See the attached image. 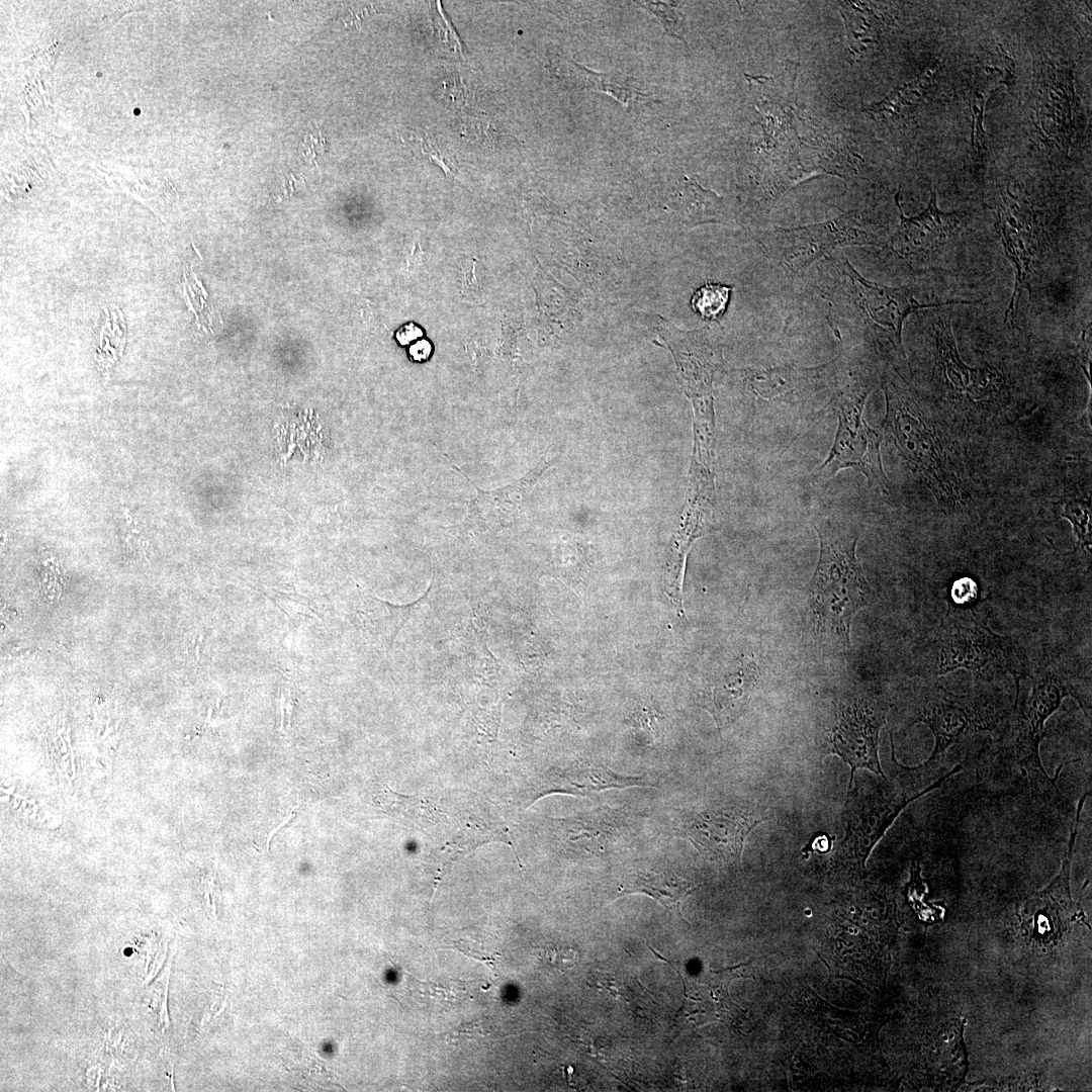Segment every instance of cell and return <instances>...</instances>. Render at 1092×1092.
Here are the masks:
<instances>
[{
    "mask_svg": "<svg viewBox=\"0 0 1092 1092\" xmlns=\"http://www.w3.org/2000/svg\"><path fill=\"white\" fill-rule=\"evenodd\" d=\"M798 64L790 63L780 76H748L754 108L749 173L752 194L768 213L778 198L813 175L844 176L827 140L813 118L798 106L794 94Z\"/></svg>",
    "mask_w": 1092,
    "mask_h": 1092,
    "instance_id": "1",
    "label": "cell"
},
{
    "mask_svg": "<svg viewBox=\"0 0 1092 1092\" xmlns=\"http://www.w3.org/2000/svg\"><path fill=\"white\" fill-rule=\"evenodd\" d=\"M814 528L820 550L805 590V625L818 643L845 651L851 645L852 619L875 601L876 594L856 557L859 532L844 521L831 519L816 521Z\"/></svg>",
    "mask_w": 1092,
    "mask_h": 1092,
    "instance_id": "2",
    "label": "cell"
},
{
    "mask_svg": "<svg viewBox=\"0 0 1092 1092\" xmlns=\"http://www.w3.org/2000/svg\"><path fill=\"white\" fill-rule=\"evenodd\" d=\"M1015 682L1012 712L1005 723L1007 750L1031 786L1045 800L1060 797L1056 779L1050 778L1041 763L1039 746L1046 735L1045 723L1066 697L1075 699L1090 720V692L1079 689L1067 673L1052 663L1030 664Z\"/></svg>",
    "mask_w": 1092,
    "mask_h": 1092,
    "instance_id": "3",
    "label": "cell"
},
{
    "mask_svg": "<svg viewBox=\"0 0 1092 1092\" xmlns=\"http://www.w3.org/2000/svg\"><path fill=\"white\" fill-rule=\"evenodd\" d=\"M923 664L932 677L965 669L986 684L1005 674L1016 681L1031 663L1012 637L993 631L982 616L972 610H948L925 644Z\"/></svg>",
    "mask_w": 1092,
    "mask_h": 1092,
    "instance_id": "4",
    "label": "cell"
},
{
    "mask_svg": "<svg viewBox=\"0 0 1092 1092\" xmlns=\"http://www.w3.org/2000/svg\"><path fill=\"white\" fill-rule=\"evenodd\" d=\"M1012 707L1009 700L991 691L956 693L938 682L923 687L916 695L910 717L926 725L934 738L930 756L920 765L910 767L921 778H934L945 761L950 747L967 738L1004 727Z\"/></svg>",
    "mask_w": 1092,
    "mask_h": 1092,
    "instance_id": "5",
    "label": "cell"
},
{
    "mask_svg": "<svg viewBox=\"0 0 1092 1092\" xmlns=\"http://www.w3.org/2000/svg\"><path fill=\"white\" fill-rule=\"evenodd\" d=\"M824 268L832 279L824 288V297L842 312L851 310L862 323L881 330L895 351L906 358L902 331L912 312L932 306L954 303H974L980 300H949L942 303H920L907 287H889L866 279L842 255L826 258Z\"/></svg>",
    "mask_w": 1092,
    "mask_h": 1092,
    "instance_id": "6",
    "label": "cell"
},
{
    "mask_svg": "<svg viewBox=\"0 0 1092 1092\" xmlns=\"http://www.w3.org/2000/svg\"><path fill=\"white\" fill-rule=\"evenodd\" d=\"M869 391V386L856 379L844 378L837 385L830 404L839 424L829 455L814 476L816 482H826L840 469L852 468L867 476L870 486L876 484L884 492L890 489L880 452L883 435L862 419Z\"/></svg>",
    "mask_w": 1092,
    "mask_h": 1092,
    "instance_id": "7",
    "label": "cell"
},
{
    "mask_svg": "<svg viewBox=\"0 0 1092 1092\" xmlns=\"http://www.w3.org/2000/svg\"><path fill=\"white\" fill-rule=\"evenodd\" d=\"M757 242L770 260L793 275L804 273L838 247L883 246L879 237L861 228L854 211L814 224L761 231Z\"/></svg>",
    "mask_w": 1092,
    "mask_h": 1092,
    "instance_id": "8",
    "label": "cell"
},
{
    "mask_svg": "<svg viewBox=\"0 0 1092 1092\" xmlns=\"http://www.w3.org/2000/svg\"><path fill=\"white\" fill-rule=\"evenodd\" d=\"M883 389L887 404L885 431L894 437L901 453L925 478L937 498L939 494L943 497L942 491L947 495L949 481L944 476L940 446L909 390L887 376L883 379Z\"/></svg>",
    "mask_w": 1092,
    "mask_h": 1092,
    "instance_id": "9",
    "label": "cell"
},
{
    "mask_svg": "<svg viewBox=\"0 0 1092 1092\" xmlns=\"http://www.w3.org/2000/svg\"><path fill=\"white\" fill-rule=\"evenodd\" d=\"M763 820L755 812L739 806L709 807L684 813L677 831L700 852L739 864L748 833Z\"/></svg>",
    "mask_w": 1092,
    "mask_h": 1092,
    "instance_id": "10",
    "label": "cell"
},
{
    "mask_svg": "<svg viewBox=\"0 0 1092 1092\" xmlns=\"http://www.w3.org/2000/svg\"><path fill=\"white\" fill-rule=\"evenodd\" d=\"M889 706L868 696L839 706L830 735L834 752L851 768L850 784L857 768H867L885 778L879 759V735L886 724Z\"/></svg>",
    "mask_w": 1092,
    "mask_h": 1092,
    "instance_id": "11",
    "label": "cell"
},
{
    "mask_svg": "<svg viewBox=\"0 0 1092 1092\" xmlns=\"http://www.w3.org/2000/svg\"><path fill=\"white\" fill-rule=\"evenodd\" d=\"M825 366L804 368L794 365L746 368L742 383L751 399L760 407H778L805 401L818 389Z\"/></svg>",
    "mask_w": 1092,
    "mask_h": 1092,
    "instance_id": "12",
    "label": "cell"
},
{
    "mask_svg": "<svg viewBox=\"0 0 1092 1092\" xmlns=\"http://www.w3.org/2000/svg\"><path fill=\"white\" fill-rule=\"evenodd\" d=\"M900 212V222L890 240L892 250L901 257L928 253L943 245L960 223V212H942L936 202V194L931 191L928 206L919 214L911 217L904 215L900 203V191L895 195Z\"/></svg>",
    "mask_w": 1092,
    "mask_h": 1092,
    "instance_id": "13",
    "label": "cell"
},
{
    "mask_svg": "<svg viewBox=\"0 0 1092 1092\" xmlns=\"http://www.w3.org/2000/svg\"><path fill=\"white\" fill-rule=\"evenodd\" d=\"M759 676L757 664L742 658L711 685L704 704L719 729L728 727L743 713Z\"/></svg>",
    "mask_w": 1092,
    "mask_h": 1092,
    "instance_id": "14",
    "label": "cell"
},
{
    "mask_svg": "<svg viewBox=\"0 0 1092 1092\" xmlns=\"http://www.w3.org/2000/svg\"><path fill=\"white\" fill-rule=\"evenodd\" d=\"M548 69L564 89L605 92L628 109L648 100V95L636 86L633 79L618 73L594 72L567 57L553 56L548 60Z\"/></svg>",
    "mask_w": 1092,
    "mask_h": 1092,
    "instance_id": "15",
    "label": "cell"
},
{
    "mask_svg": "<svg viewBox=\"0 0 1092 1092\" xmlns=\"http://www.w3.org/2000/svg\"><path fill=\"white\" fill-rule=\"evenodd\" d=\"M1006 204L1004 210L999 209L996 229L1001 238L1006 256L1015 269V283L1008 308L1005 311V322L1011 315H1015L1019 298L1023 290H1030L1029 278L1031 264L1034 257L1035 247L1030 231L1020 223L1012 214Z\"/></svg>",
    "mask_w": 1092,
    "mask_h": 1092,
    "instance_id": "16",
    "label": "cell"
},
{
    "mask_svg": "<svg viewBox=\"0 0 1092 1092\" xmlns=\"http://www.w3.org/2000/svg\"><path fill=\"white\" fill-rule=\"evenodd\" d=\"M696 889V884L678 876L672 870L635 871L624 876L619 885L617 897L643 894L657 901L670 913L682 918L681 904Z\"/></svg>",
    "mask_w": 1092,
    "mask_h": 1092,
    "instance_id": "17",
    "label": "cell"
},
{
    "mask_svg": "<svg viewBox=\"0 0 1092 1092\" xmlns=\"http://www.w3.org/2000/svg\"><path fill=\"white\" fill-rule=\"evenodd\" d=\"M557 791L593 797L611 789L655 788L645 777L623 776L596 762H579L565 769L553 784Z\"/></svg>",
    "mask_w": 1092,
    "mask_h": 1092,
    "instance_id": "18",
    "label": "cell"
},
{
    "mask_svg": "<svg viewBox=\"0 0 1092 1092\" xmlns=\"http://www.w3.org/2000/svg\"><path fill=\"white\" fill-rule=\"evenodd\" d=\"M1043 70L1039 90V119L1046 118L1056 123V134L1059 135L1063 145H1068L1066 140L1072 139L1074 124L1071 76L1065 80L1066 76L1060 70V78H1058L1059 69L1055 70V65L1052 63H1049Z\"/></svg>",
    "mask_w": 1092,
    "mask_h": 1092,
    "instance_id": "19",
    "label": "cell"
},
{
    "mask_svg": "<svg viewBox=\"0 0 1092 1092\" xmlns=\"http://www.w3.org/2000/svg\"><path fill=\"white\" fill-rule=\"evenodd\" d=\"M934 331L943 374L952 388L975 396L983 394L992 375L986 370L971 368L964 363L958 352L949 322L938 317Z\"/></svg>",
    "mask_w": 1092,
    "mask_h": 1092,
    "instance_id": "20",
    "label": "cell"
},
{
    "mask_svg": "<svg viewBox=\"0 0 1092 1092\" xmlns=\"http://www.w3.org/2000/svg\"><path fill=\"white\" fill-rule=\"evenodd\" d=\"M673 210L687 229L702 223H725L730 216L723 199L692 179H685L673 198Z\"/></svg>",
    "mask_w": 1092,
    "mask_h": 1092,
    "instance_id": "21",
    "label": "cell"
},
{
    "mask_svg": "<svg viewBox=\"0 0 1092 1092\" xmlns=\"http://www.w3.org/2000/svg\"><path fill=\"white\" fill-rule=\"evenodd\" d=\"M732 287L721 283H706L692 295L690 303L693 310L702 318L717 321L725 312Z\"/></svg>",
    "mask_w": 1092,
    "mask_h": 1092,
    "instance_id": "22",
    "label": "cell"
},
{
    "mask_svg": "<svg viewBox=\"0 0 1092 1092\" xmlns=\"http://www.w3.org/2000/svg\"><path fill=\"white\" fill-rule=\"evenodd\" d=\"M1062 516L1072 524L1073 533L1080 549L1090 556L1092 544L1090 502L1083 499L1070 500L1066 504Z\"/></svg>",
    "mask_w": 1092,
    "mask_h": 1092,
    "instance_id": "23",
    "label": "cell"
},
{
    "mask_svg": "<svg viewBox=\"0 0 1092 1092\" xmlns=\"http://www.w3.org/2000/svg\"><path fill=\"white\" fill-rule=\"evenodd\" d=\"M637 5L654 14L662 23L664 30L684 42V15L674 2L635 1Z\"/></svg>",
    "mask_w": 1092,
    "mask_h": 1092,
    "instance_id": "24",
    "label": "cell"
},
{
    "mask_svg": "<svg viewBox=\"0 0 1092 1092\" xmlns=\"http://www.w3.org/2000/svg\"><path fill=\"white\" fill-rule=\"evenodd\" d=\"M413 145L420 154L439 166L448 176H455L457 167L451 154L426 134L413 138Z\"/></svg>",
    "mask_w": 1092,
    "mask_h": 1092,
    "instance_id": "25",
    "label": "cell"
},
{
    "mask_svg": "<svg viewBox=\"0 0 1092 1092\" xmlns=\"http://www.w3.org/2000/svg\"><path fill=\"white\" fill-rule=\"evenodd\" d=\"M986 98L987 95L984 94L983 90H974L973 96L970 101L973 117V145L976 146L977 149H979L978 152L981 151V149H986L985 132L983 129V113Z\"/></svg>",
    "mask_w": 1092,
    "mask_h": 1092,
    "instance_id": "26",
    "label": "cell"
},
{
    "mask_svg": "<svg viewBox=\"0 0 1092 1092\" xmlns=\"http://www.w3.org/2000/svg\"><path fill=\"white\" fill-rule=\"evenodd\" d=\"M296 700L291 691V688L286 686L281 690L279 712H280V732L283 735H287L291 729L292 718L295 712Z\"/></svg>",
    "mask_w": 1092,
    "mask_h": 1092,
    "instance_id": "27",
    "label": "cell"
},
{
    "mask_svg": "<svg viewBox=\"0 0 1092 1092\" xmlns=\"http://www.w3.org/2000/svg\"><path fill=\"white\" fill-rule=\"evenodd\" d=\"M484 1031H488V1029L486 1028V1023L471 1022L468 1025H464L462 1027H459L457 1030L448 1033V1036L450 1039H459L463 1035H465V1038H467L468 1035H485Z\"/></svg>",
    "mask_w": 1092,
    "mask_h": 1092,
    "instance_id": "28",
    "label": "cell"
},
{
    "mask_svg": "<svg viewBox=\"0 0 1092 1092\" xmlns=\"http://www.w3.org/2000/svg\"><path fill=\"white\" fill-rule=\"evenodd\" d=\"M419 335H422L421 330L418 327H416L414 324H408V325L402 327L396 333V338H397V340L399 341L400 344L404 345V344H407L408 342H411L413 339L417 338V336H419Z\"/></svg>",
    "mask_w": 1092,
    "mask_h": 1092,
    "instance_id": "29",
    "label": "cell"
},
{
    "mask_svg": "<svg viewBox=\"0 0 1092 1092\" xmlns=\"http://www.w3.org/2000/svg\"><path fill=\"white\" fill-rule=\"evenodd\" d=\"M411 355L417 361H422L428 358L431 352V346L427 341H421L414 345L411 350Z\"/></svg>",
    "mask_w": 1092,
    "mask_h": 1092,
    "instance_id": "30",
    "label": "cell"
},
{
    "mask_svg": "<svg viewBox=\"0 0 1092 1092\" xmlns=\"http://www.w3.org/2000/svg\"><path fill=\"white\" fill-rule=\"evenodd\" d=\"M296 807H297V806H296ZM296 807H294V808L292 809V812H291V813H290V814H289V815H288V816H287V817H286V818H285V819L283 820V822H281V824L277 825V826H276V827H275V828H274V829H273V830H272V831H271V832L269 833V835H268V838H267V846H268V848H269V846H270V842H271V839L273 838V836H274V835H275V834H276V833H277V832H278V831H279V830H280L281 828H283L284 826H286V825H287V824H288V823H289V822H290V821H291V820H292V819H293V818L295 817V813H294V810H295V808H296Z\"/></svg>",
    "mask_w": 1092,
    "mask_h": 1092,
    "instance_id": "31",
    "label": "cell"
},
{
    "mask_svg": "<svg viewBox=\"0 0 1092 1092\" xmlns=\"http://www.w3.org/2000/svg\"><path fill=\"white\" fill-rule=\"evenodd\" d=\"M202 640H203V634H200V635H199V636L197 637V642H196V645H195V656H196V661H197V662H198V660H199V657H200V655H199V649H200V645H201V642H202Z\"/></svg>",
    "mask_w": 1092,
    "mask_h": 1092,
    "instance_id": "32",
    "label": "cell"
}]
</instances>
